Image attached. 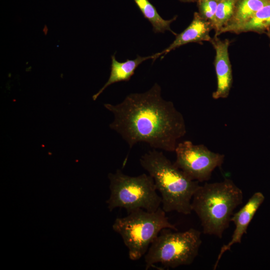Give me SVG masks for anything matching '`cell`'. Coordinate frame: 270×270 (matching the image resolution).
Masks as SVG:
<instances>
[{
    "label": "cell",
    "mask_w": 270,
    "mask_h": 270,
    "mask_svg": "<svg viewBox=\"0 0 270 270\" xmlns=\"http://www.w3.org/2000/svg\"><path fill=\"white\" fill-rule=\"evenodd\" d=\"M158 83L142 93L128 94L116 104H104L114 119L110 124L131 149L137 143L153 149L174 152L178 140L186 133L182 114L174 104L164 100Z\"/></svg>",
    "instance_id": "obj_1"
},
{
    "label": "cell",
    "mask_w": 270,
    "mask_h": 270,
    "mask_svg": "<svg viewBox=\"0 0 270 270\" xmlns=\"http://www.w3.org/2000/svg\"><path fill=\"white\" fill-rule=\"evenodd\" d=\"M140 163L153 178L160 193L162 210L185 215L192 212L191 202L199 182L189 178L164 153L153 149L140 158Z\"/></svg>",
    "instance_id": "obj_2"
},
{
    "label": "cell",
    "mask_w": 270,
    "mask_h": 270,
    "mask_svg": "<svg viewBox=\"0 0 270 270\" xmlns=\"http://www.w3.org/2000/svg\"><path fill=\"white\" fill-rule=\"evenodd\" d=\"M243 198L242 190L229 178L200 185L193 196L191 208L200 221L203 233L221 238Z\"/></svg>",
    "instance_id": "obj_3"
},
{
    "label": "cell",
    "mask_w": 270,
    "mask_h": 270,
    "mask_svg": "<svg viewBox=\"0 0 270 270\" xmlns=\"http://www.w3.org/2000/svg\"><path fill=\"white\" fill-rule=\"evenodd\" d=\"M178 230L166 212L160 207L156 211L138 209L116 218L112 229L118 234L128 249L129 258L137 260L145 255L150 245L164 228Z\"/></svg>",
    "instance_id": "obj_4"
},
{
    "label": "cell",
    "mask_w": 270,
    "mask_h": 270,
    "mask_svg": "<svg viewBox=\"0 0 270 270\" xmlns=\"http://www.w3.org/2000/svg\"><path fill=\"white\" fill-rule=\"evenodd\" d=\"M202 242L201 232L194 228L184 232L164 228L145 254L146 270L157 264L172 268L190 265L198 256Z\"/></svg>",
    "instance_id": "obj_5"
},
{
    "label": "cell",
    "mask_w": 270,
    "mask_h": 270,
    "mask_svg": "<svg viewBox=\"0 0 270 270\" xmlns=\"http://www.w3.org/2000/svg\"><path fill=\"white\" fill-rule=\"evenodd\" d=\"M108 178L110 194L106 203L110 211L122 208L127 213L140 208L153 212L160 207L162 198L150 174L130 176L118 169L110 173Z\"/></svg>",
    "instance_id": "obj_6"
},
{
    "label": "cell",
    "mask_w": 270,
    "mask_h": 270,
    "mask_svg": "<svg viewBox=\"0 0 270 270\" xmlns=\"http://www.w3.org/2000/svg\"><path fill=\"white\" fill-rule=\"evenodd\" d=\"M174 164L189 178L200 182L208 181L215 168L224 162V155L212 152L204 144L189 140L178 143Z\"/></svg>",
    "instance_id": "obj_7"
},
{
    "label": "cell",
    "mask_w": 270,
    "mask_h": 270,
    "mask_svg": "<svg viewBox=\"0 0 270 270\" xmlns=\"http://www.w3.org/2000/svg\"><path fill=\"white\" fill-rule=\"evenodd\" d=\"M216 51L214 65L217 78V87L212 93L214 99L226 98L232 84V68L228 54L230 42L214 36L210 42Z\"/></svg>",
    "instance_id": "obj_8"
},
{
    "label": "cell",
    "mask_w": 270,
    "mask_h": 270,
    "mask_svg": "<svg viewBox=\"0 0 270 270\" xmlns=\"http://www.w3.org/2000/svg\"><path fill=\"white\" fill-rule=\"evenodd\" d=\"M264 200V196L260 192H254L246 204L231 218L235 226V228L230 240L224 244L219 252L213 269L216 270L222 255L236 244H240L244 234H246L249 224L252 220L257 210Z\"/></svg>",
    "instance_id": "obj_9"
},
{
    "label": "cell",
    "mask_w": 270,
    "mask_h": 270,
    "mask_svg": "<svg viewBox=\"0 0 270 270\" xmlns=\"http://www.w3.org/2000/svg\"><path fill=\"white\" fill-rule=\"evenodd\" d=\"M212 30H213L212 24L202 18L198 12H194L190 24L182 32L176 35L173 42L162 51L153 54V62L160 56L163 58L172 50L186 44L210 42L212 38L210 32Z\"/></svg>",
    "instance_id": "obj_10"
},
{
    "label": "cell",
    "mask_w": 270,
    "mask_h": 270,
    "mask_svg": "<svg viewBox=\"0 0 270 270\" xmlns=\"http://www.w3.org/2000/svg\"><path fill=\"white\" fill-rule=\"evenodd\" d=\"M112 64L110 77L104 85L92 96L94 100H96L104 90L112 84L122 82L128 81L134 74L136 68L143 62L152 59L153 54L147 56H141L138 55L134 60H127L124 62H118L115 55L112 56Z\"/></svg>",
    "instance_id": "obj_11"
},
{
    "label": "cell",
    "mask_w": 270,
    "mask_h": 270,
    "mask_svg": "<svg viewBox=\"0 0 270 270\" xmlns=\"http://www.w3.org/2000/svg\"><path fill=\"white\" fill-rule=\"evenodd\" d=\"M268 3L270 2L266 0H236L233 14L220 31L219 36L224 32H233Z\"/></svg>",
    "instance_id": "obj_12"
},
{
    "label": "cell",
    "mask_w": 270,
    "mask_h": 270,
    "mask_svg": "<svg viewBox=\"0 0 270 270\" xmlns=\"http://www.w3.org/2000/svg\"><path fill=\"white\" fill-rule=\"evenodd\" d=\"M144 16L152 24L155 33H164L165 31L170 32L175 36L176 34L170 28V24L176 20L177 16L170 20L164 19L158 12L155 7L148 0H134Z\"/></svg>",
    "instance_id": "obj_13"
},
{
    "label": "cell",
    "mask_w": 270,
    "mask_h": 270,
    "mask_svg": "<svg viewBox=\"0 0 270 270\" xmlns=\"http://www.w3.org/2000/svg\"><path fill=\"white\" fill-rule=\"evenodd\" d=\"M270 28V3L257 11L243 24L236 28L232 33L239 34L252 32L260 34L265 32Z\"/></svg>",
    "instance_id": "obj_14"
},
{
    "label": "cell",
    "mask_w": 270,
    "mask_h": 270,
    "mask_svg": "<svg viewBox=\"0 0 270 270\" xmlns=\"http://www.w3.org/2000/svg\"><path fill=\"white\" fill-rule=\"evenodd\" d=\"M236 0H223L218 2L214 16L213 30L218 36L224 26L232 18Z\"/></svg>",
    "instance_id": "obj_15"
},
{
    "label": "cell",
    "mask_w": 270,
    "mask_h": 270,
    "mask_svg": "<svg viewBox=\"0 0 270 270\" xmlns=\"http://www.w3.org/2000/svg\"><path fill=\"white\" fill-rule=\"evenodd\" d=\"M198 14L204 20L210 22L213 27L214 16L218 1L217 0H197Z\"/></svg>",
    "instance_id": "obj_16"
},
{
    "label": "cell",
    "mask_w": 270,
    "mask_h": 270,
    "mask_svg": "<svg viewBox=\"0 0 270 270\" xmlns=\"http://www.w3.org/2000/svg\"><path fill=\"white\" fill-rule=\"evenodd\" d=\"M180 2H196L197 0H178Z\"/></svg>",
    "instance_id": "obj_17"
},
{
    "label": "cell",
    "mask_w": 270,
    "mask_h": 270,
    "mask_svg": "<svg viewBox=\"0 0 270 270\" xmlns=\"http://www.w3.org/2000/svg\"><path fill=\"white\" fill-rule=\"evenodd\" d=\"M266 34H267V36H268V37L270 38V28H268V30H266Z\"/></svg>",
    "instance_id": "obj_18"
},
{
    "label": "cell",
    "mask_w": 270,
    "mask_h": 270,
    "mask_svg": "<svg viewBox=\"0 0 270 270\" xmlns=\"http://www.w3.org/2000/svg\"><path fill=\"white\" fill-rule=\"evenodd\" d=\"M217 0L218 1V2H220V1L223 0Z\"/></svg>",
    "instance_id": "obj_19"
},
{
    "label": "cell",
    "mask_w": 270,
    "mask_h": 270,
    "mask_svg": "<svg viewBox=\"0 0 270 270\" xmlns=\"http://www.w3.org/2000/svg\"><path fill=\"white\" fill-rule=\"evenodd\" d=\"M267 0L268 2H270V0Z\"/></svg>",
    "instance_id": "obj_20"
}]
</instances>
